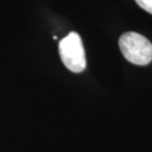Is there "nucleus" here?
<instances>
[{
  "label": "nucleus",
  "mask_w": 152,
  "mask_h": 152,
  "mask_svg": "<svg viewBox=\"0 0 152 152\" xmlns=\"http://www.w3.org/2000/svg\"><path fill=\"white\" fill-rule=\"evenodd\" d=\"M59 56L66 68L74 73L82 72L86 67L84 47L77 33L72 32L60 41Z\"/></svg>",
  "instance_id": "nucleus-2"
},
{
  "label": "nucleus",
  "mask_w": 152,
  "mask_h": 152,
  "mask_svg": "<svg viewBox=\"0 0 152 152\" xmlns=\"http://www.w3.org/2000/svg\"><path fill=\"white\" fill-rule=\"evenodd\" d=\"M135 2L148 13L152 14V0H135Z\"/></svg>",
  "instance_id": "nucleus-3"
},
{
  "label": "nucleus",
  "mask_w": 152,
  "mask_h": 152,
  "mask_svg": "<svg viewBox=\"0 0 152 152\" xmlns=\"http://www.w3.org/2000/svg\"><path fill=\"white\" fill-rule=\"evenodd\" d=\"M118 45L126 59L133 64L147 65L152 61V44L138 33H124L118 39Z\"/></svg>",
  "instance_id": "nucleus-1"
}]
</instances>
